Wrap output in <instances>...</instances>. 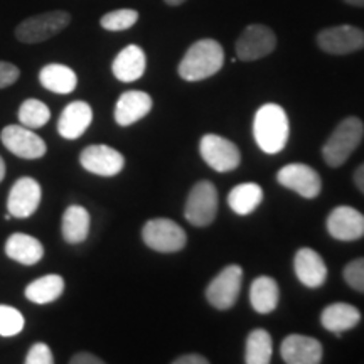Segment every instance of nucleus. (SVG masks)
Wrapping results in <instances>:
<instances>
[{
  "mask_svg": "<svg viewBox=\"0 0 364 364\" xmlns=\"http://www.w3.org/2000/svg\"><path fill=\"white\" fill-rule=\"evenodd\" d=\"M142 240L154 252L177 253L188 243V235L182 226L169 218H156L144 225Z\"/></svg>",
  "mask_w": 364,
  "mask_h": 364,
  "instance_id": "obj_5",
  "label": "nucleus"
},
{
  "mask_svg": "<svg viewBox=\"0 0 364 364\" xmlns=\"http://www.w3.org/2000/svg\"><path fill=\"white\" fill-rule=\"evenodd\" d=\"M71 22L70 12L51 11L39 14V16L27 17L16 27L17 41L24 44H38L54 38L61 31H65Z\"/></svg>",
  "mask_w": 364,
  "mask_h": 364,
  "instance_id": "obj_4",
  "label": "nucleus"
},
{
  "mask_svg": "<svg viewBox=\"0 0 364 364\" xmlns=\"http://www.w3.org/2000/svg\"><path fill=\"white\" fill-rule=\"evenodd\" d=\"M263 203V189L257 182H243L235 186L228 194V204L236 215L247 216Z\"/></svg>",
  "mask_w": 364,
  "mask_h": 364,
  "instance_id": "obj_26",
  "label": "nucleus"
},
{
  "mask_svg": "<svg viewBox=\"0 0 364 364\" xmlns=\"http://www.w3.org/2000/svg\"><path fill=\"white\" fill-rule=\"evenodd\" d=\"M199 152L203 161L216 172L235 171L241 162L240 149L221 135H204L199 144Z\"/></svg>",
  "mask_w": 364,
  "mask_h": 364,
  "instance_id": "obj_9",
  "label": "nucleus"
},
{
  "mask_svg": "<svg viewBox=\"0 0 364 364\" xmlns=\"http://www.w3.org/2000/svg\"><path fill=\"white\" fill-rule=\"evenodd\" d=\"M273 341L265 329H253L248 334L245 363L247 364H268L272 361Z\"/></svg>",
  "mask_w": 364,
  "mask_h": 364,
  "instance_id": "obj_28",
  "label": "nucleus"
},
{
  "mask_svg": "<svg viewBox=\"0 0 364 364\" xmlns=\"http://www.w3.org/2000/svg\"><path fill=\"white\" fill-rule=\"evenodd\" d=\"M154 107L152 97L145 91L130 90L118 98L115 107V122L120 127H130L142 120Z\"/></svg>",
  "mask_w": 364,
  "mask_h": 364,
  "instance_id": "obj_18",
  "label": "nucleus"
},
{
  "mask_svg": "<svg viewBox=\"0 0 364 364\" xmlns=\"http://www.w3.org/2000/svg\"><path fill=\"white\" fill-rule=\"evenodd\" d=\"M24 329V317L22 314L11 306L0 304V336L12 338Z\"/></svg>",
  "mask_w": 364,
  "mask_h": 364,
  "instance_id": "obj_31",
  "label": "nucleus"
},
{
  "mask_svg": "<svg viewBox=\"0 0 364 364\" xmlns=\"http://www.w3.org/2000/svg\"><path fill=\"white\" fill-rule=\"evenodd\" d=\"M54 356L48 344L36 343L26 356V364H53Z\"/></svg>",
  "mask_w": 364,
  "mask_h": 364,
  "instance_id": "obj_33",
  "label": "nucleus"
},
{
  "mask_svg": "<svg viewBox=\"0 0 364 364\" xmlns=\"http://www.w3.org/2000/svg\"><path fill=\"white\" fill-rule=\"evenodd\" d=\"M209 359L201 356V354H182V356L176 358L172 364H208Z\"/></svg>",
  "mask_w": 364,
  "mask_h": 364,
  "instance_id": "obj_36",
  "label": "nucleus"
},
{
  "mask_svg": "<svg viewBox=\"0 0 364 364\" xmlns=\"http://www.w3.org/2000/svg\"><path fill=\"white\" fill-rule=\"evenodd\" d=\"M6 255L21 265L31 267L43 260L44 247L34 236L14 233L6 241Z\"/></svg>",
  "mask_w": 364,
  "mask_h": 364,
  "instance_id": "obj_22",
  "label": "nucleus"
},
{
  "mask_svg": "<svg viewBox=\"0 0 364 364\" xmlns=\"http://www.w3.org/2000/svg\"><path fill=\"white\" fill-rule=\"evenodd\" d=\"M71 364H103V359L91 353H76L75 356L70 359Z\"/></svg>",
  "mask_w": 364,
  "mask_h": 364,
  "instance_id": "obj_35",
  "label": "nucleus"
},
{
  "mask_svg": "<svg viewBox=\"0 0 364 364\" xmlns=\"http://www.w3.org/2000/svg\"><path fill=\"white\" fill-rule=\"evenodd\" d=\"M327 231L334 240L356 241L364 236V215L351 206H338L331 211L326 223Z\"/></svg>",
  "mask_w": 364,
  "mask_h": 364,
  "instance_id": "obj_15",
  "label": "nucleus"
},
{
  "mask_svg": "<svg viewBox=\"0 0 364 364\" xmlns=\"http://www.w3.org/2000/svg\"><path fill=\"white\" fill-rule=\"evenodd\" d=\"M21 71L19 68L14 66L12 63L0 61V90L7 88V86H12L19 80Z\"/></svg>",
  "mask_w": 364,
  "mask_h": 364,
  "instance_id": "obj_34",
  "label": "nucleus"
},
{
  "mask_svg": "<svg viewBox=\"0 0 364 364\" xmlns=\"http://www.w3.org/2000/svg\"><path fill=\"white\" fill-rule=\"evenodd\" d=\"M277 181L306 199H316L322 191L321 176L307 164H289L277 172Z\"/></svg>",
  "mask_w": 364,
  "mask_h": 364,
  "instance_id": "obj_11",
  "label": "nucleus"
},
{
  "mask_svg": "<svg viewBox=\"0 0 364 364\" xmlns=\"http://www.w3.org/2000/svg\"><path fill=\"white\" fill-rule=\"evenodd\" d=\"M280 354L287 364H318L324 349L321 341L302 334H290L282 341Z\"/></svg>",
  "mask_w": 364,
  "mask_h": 364,
  "instance_id": "obj_16",
  "label": "nucleus"
},
{
  "mask_svg": "<svg viewBox=\"0 0 364 364\" xmlns=\"http://www.w3.org/2000/svg\"><path fill=\"white\" fill-rule=\"evenodd\" d=\"M364 136V124L358 117L344 118L336 127L327 142L322 147V157L332 169L344 166L353 152L359 147Z\"/></svg>",
  "mask_w": 364,
  "mask_h": 364,
  "instance_id": "obj_3",
  "label": "nucleus"
},
{
  "mask_svg": "<svg viewBox=\"0 0 364 364\" xmlns=\"http://www.w3.org/2000/svg\"><path fill=\"white\" fill-rule=\"evenodd\" d=\"M164 2L167 4V6H172V7H177V6H182V4L186 2V0H164Z\"/></svg>",
  "mask_w": 364,
  "mask_h": 364,
  "instance_id": "obj_40",
  "label": "nucleus"
},
{
  "mask_svg": "<svg viewBox=\"0 0 364 364\" xmlns=\"http://www.w3.org/2000/svg\"><path fill=\"white\" fill-rule=\"evenodd\" d=\"M289 135V115L284 108L277 103L262 105L253 120V136L260 150L275 156L285 149Z\"/></svg>",
  "mask_w": 364,
  "mask_h": 364,
  "instance_id": "obj_1",
  "label": "nucleus"
},
{
  "mask_svg": "<svg viewBox=\"0 0 364 364\" xmlns=\"http://www.w3.org/2000/svg\"><path fill=\"white\" fill-rule=\"evenodd\" d=\"M294 270L300 284L307 289H318L327 280V265L312 248H300L295 253Z\"/></svg>",
  "mask_w": 364,
  "mask_h": 364,
  "instance_id": "obj_17",
  "label": "nucleus"
},
{
  "mask_svg": "<svg viewBox=\"0 0 364 364\" xmlns=\"http://www.w3.org/2000/svg\"><path fill=\"white\" fill-rule=\"evenodd\" d=\"M218 215V191L209 181H199L189 191L184 206V216L193 226L204 228L216 220Z\"/></svg>",
  "mask_w": 364,
  "mask_h": 364,
  "instance_id": "obj_6",
  "label": "nucleus"
},
{
  "mask_svg": "<svg viewBox=\"0 0 364 364\" xmlns=\"http://www.w3.org/2000/svg\"><path fill=\"white\" fill-rule=\"evenodd\" d=\"M90 213L83 206L73 204L65 211L61 223L63 238L70 245H80L88 238L90 233Z\"/></svg>",
  "mask_w": 364,
  "mask_h": 364,
  "instance_id": "obj_25",
  "label": "nucleus"
},
{
  "mask_svg": "<svg viewBox=\"0 0 364 364\" xmlns=\"http://www.w3.org/2000/svg\"><path fill=\"white\" fill-rule=\"evenodd\" d=\"M139 21V12L134 9H118V11L105 14L100 21L103 29L112 31V33H118V31H127L134 27Z\"/></svg>",
  "mask_w": 364,
  "mask_h": 364,
  "instance_id": "obj_30",
  "label": "nucleus"
},
{
  "mask_svg": "<svg viewBox=\"0 0 364 364\" xmlns=\"http://www.w3.org/2000/svg\"><path fill=\"white\" fill-rule=\"evenodd\" d=\"M279 284L272 277L262 275L253 280L252 287H250V302H252L255 312L262 314V316L272 314L279 306Z\"/></svg>",
  "mask_w": 364,
  "mask_h": 364,
  "instance_id": "obj_23",
  "label": "nucleus"
},
{
  "mask_svg": "<svg viewBox=\"0 0 364 364\" xmlns=\"http://www.w3.org/2000/svg\"><path fill=\"white\" fill-rule=\"evenodd\" d=\"M39 81L46 90L53 91V93L70 95L78 85V76L71 68L53 63V65L44 66L41 70Z\"/></svg>",
  "mask_w": 364,
  "mask_h": 364,
  "instance_id": "obj_24",
  "label": "nucleus"
},
{
  "mask_svg": "<svg viewBox=\"0 0 364 364\" xmlns=\"http://www.w3.org/2000/svg\"><path fill=\"white\" fill-rule=\"evenodd\" d=\"M361 322V312L348 302H334L321 314V324L339 338L341 332L351 331Z\"/></svg>",
  "mask_w": 364,
  "mask_h": 364,
  "instance_id": "obj_21",
  "label": "nucleus"
},
{
  "mask_svg": "<svg viewBox=\"0 0 364 364\" xmlns=\"http://www.w3.org/2000/svg\"><path fill=\"white\" fill-rule=\"evenodd\" d=\"M41 198H43V189H41L39 182L33 177H21L14 182L11 193H9V213L17 220H26L38 211Z\"/></svg>",
  "mask_w": 364,
  "mask_h": 364,
  "instance_id": "obj_13",
  "label": "nucleus"
},
{
  "mask_svg": "<svg viewBox=\"0 0 364 364\" xmlns=\"http://www.w3.org/2000/svg\"><path fill=\"white\" fill-rule=\"evenodd\" d=\"M4 177H6V162H4V159L0 157V182L4 181Z\"/></svg>",
  "mask_w": 364,
  "mask_h": 364,
  "instance_id": "obj_39",
  "label": "nucleus"
},
{
  "mask_svg": "<svg viewBox=\"0 0 364 364\" xmlns=\"http://www.w3.org/2000/svg\"><path fill=\"white\" fill-rule=\"evenodd\" d=\"M225 65L223 46L215 39H201L194 43L179 63V76L184 81H203L215 76Z\"/></svg>",
  "mask_w": 364,
  "mask_h": 364,
  "instance_id": "obj_2",
  "label": "nucleus"
},
{
  "mask_svg": "<svg viewBox=\"0 0 364 364\" xmlns=\"http://www.w3.org/2000/svg\"><path fill=\"white\" fill-rule=\"evenodd\" d=\"M49 118H51V110L41 100L29 98L21 105L19 122L27 129H41L48 124Z\"/></svg>",
  "mask_w": 364,
  "mask_h": 364,
  "instance_id": "obj_29",
  "label": "nucleus"
},
{
  "mask_svg": "<svg viewBox=\"0 0 364 364\" xmlns=\"http://www.w3.org/2000/svg\"><path fill=\"white\" fill-rule=\"evenodd\" d=\"M353 179H354V184H356V188L364 194V162L358 167L356 171H354Z\"/></svg>",
  "mask_w": 364,
  "mask_h": 364,
  "instance_id": "obj_37",
  "label": "nucleus"
},
{
  "mask_svg": "<svg viewBox=\"0 0 364 364\" xmlns=\"http://www.w3.org/2000/svg\"><path fill=\"white\" fill-rule=\"evenodd\" d=\"M63 292H65V280L56 273L41 277L26 287L27 300H31L33 304H39V306L54 302L61 297Z\"/></svg>",
  "mask_w": 364,
  "mask_h": 364,
  "instance_id": "obj_27",
  "label": "nucleus"
},
{
  "mask_svg": "<svg viewBox=\"0 0 364 364\" xmlns=\"http://www.w3.org/2000/svg\"><path fill=\"white\" fill-rule=\"evenodd\" d=\"M344 280L346 284L356 290L359 294H364V257L356 258V260L349 262L344 267Z\"/></svg>",
  "mask_w": 364,
  "mask_h": 364,
  "instance_id": "obj_32",
  "label": "nucleus"
},
{
  "mask_svg": "<svg viewBox=\"0 0 364 364\" xmlns=\"http://www.w3.org/2000/svg\"><path fill=\"white\" fill-rule=\"evenodd\" d=\"M344 2L353 7H364V0H344Z\"/></svg>",
  "mask_w": 364,
  "mask_h": 364,
  "instance_id": "obj_38",
  "label": "nucleus"
},
{
  "mask_svg": "<svg viewBox=\"0 0 364 364\" xmlns=\"http://www.w3.org/2000/svg\"><path fill=\"white\" fill-rule=\"evenodd\" d=\"M4 147L21 159H41L46 154V142L24 125H7L0 134Z\"/></svg>",
  "mask_w": 364,
  "mask_h": 364,
  "instance_id": "obj_12",
  "label": "nucleus"
},
{
  "mask_svg": "<svg viewBox=\"0 0 364 364\" xmlns=\"http://www.w3.org/2000/svg\"><path fill=\"white\" fill-rule=\"evenodd\" d=\"M93 122V110L86 102L76 100L63 110L58 120V132L63 139L76 140L88 130Z\"/></svg>",
  "mask_w": 364,
  "mask_h": 364,
  "instance_id": "obj_19",
  "label": "nucleus"
},
{
  "mask_svg": "<svg viewBox=\"0 0 364 364\" xmlns=\"http://www.w3.org/2000/svg\"><path fill=\"white\" fill-rule=\"evenodd\" d=\"M147 68V58L144 49L136 44H130L117 54L112 63V71L122 83H134L144 76Z\"/></svg>",
  "mask_w": 364,
  "mask_h": 364,
  "instance_id": "obj_20",
  "label": "nucleus"
},
{
  "mask_svg": "<svg viewBox=\"0 0 364 364\" xmlns=\"http://www.w3.org/2000/svg\"><path fill=\"white\" fill-rule=\"evenodd\" d=\"M277 36L270 27L263 24H252L241 33L236 41V56L241 61H257L275 51Z\"/></svg>",
  "mask_w": 364,
  "mask_h": 364,
  "instance_id": "obj_10",
  "label": "nucleus"
},
{
  "mask_svg": "<svg viewBox=\"0 0 364 364\" xmlns=\"http://www.w3.org/2000/svg\"><path fill=\"white\" fill-rule=\"evenodd\" d=\"M80 164L91 174L113 177L120 174L125 167V157L108 145H90L81 152Z\"/></svg>",
  "mask_w": 364,
  "mask_h": 364,
  "instance_id": "obj_14",
  "label": "nucleus"
},
{
  "mask_svg": "<svg viewBox=\"0 0 364 364\" xmlns=\"http://www.w3.org/2000/svg\"><path fill=\"white\" fill-rule=\"evenodd\" d=\"M317 46L332 56H346L364 49V31L356 26H334L317 34Z\"/></svg>",
  "mask_w": 364,
  "mask_h": 364,
  "instance_id": "obj_7",
  "label": "nucleus"
},
{
  "mask_svg": "<svg viewBox=\"0 0 364 364\" xmlns=\"http://www.w3.org/2000/svg\"><path fill=\"white\" fill-rule=\"evenodd\" d=\"M241 282H243V268L240 265H228L218 273L206 289V299L218 311H228L238 300Z\"/></svg>",
  "mask_w": 364,
  "mask_h": 364,
  "instance_id": "obj_8",
  "label": "nucleus"
}]
</instances>
